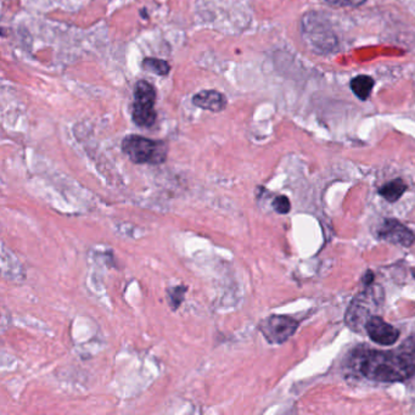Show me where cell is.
Returning a JSON list of instances; mask_svg holds the SVG:
<instances>
[{
  "label": "cell",
  "instance_id": "cell-9",
  "mask_svg": "<svg viewBox=\"0 0 415 415\" xmlns=\"http://www.w3.org/2000/svg\"><path fill=\"white\" fill-rule=\"evenodd\" d=\"M192 104L200 109L211 111V112H221L228 105V100L223 93L216 89L201 90L192 96Z\"/></svg>",
  "mask_w": 415,
  "mask_h": 415
},
{
  "label": "cell",
  "instance_id": "cell-8",
  "mask_svg": "<svg viewBox=\"0 0 415 415\" xmlns=\"http://www.w3.org/2000/svg\"><path fill=\"white\" fill-rule=\"evenodd\" d=\"M366 332L374 342L381 346L394 345L399 337V330L386 323L380 317H372L366 323Z\"/></svg>",
  "mask_w": 415,
  "mask_h": 415
},
{
  "label": "cell",
  "instance_id": "cell-7",
  "mask_svg": "<svg viewBox=\"0 0 415 415\" xmlns=\"http://www.w3.org/2000/svg\"><path fill=\"white\" fill-rule=\"evenodd\" d=\"M379 236L391 244L409 247L415 241V234L397 219H386L379 230Z\"/></svg>",
  "mask_w": 415,
  "mask_h": 415
},
{
  "label": "cell",
  "instance_id": "cell-16",
  "mask_svg": "<svg viewBox=\"0 0 415 415\" xmlns=\"http://www.w3.org/2000/svg\"><path fill=\"white\" fill-rule=\"evenodd\" d=\"M374 274H373V271H368L367 274L364 276V279H363V283L369 286V285L372 284L373 281H374Z\"/></svg>",
  "mask_w": 415,
  "mask_h": 415
},
{
  "label": "cell",
  "instance_id": "cell-15",
  "mask_svg": "<svg viewBox=\"0 0 415 415\" xmlns=\"http://www.w3.org/2000/svg\"><path fill=\"white\" fill-rule=\"evenodd\" d=\"M328 4L337 8H358L367 0H325Z\"/></svg>",
  "mask_w": 415,
  "mask_h": 415
},
{
  "label": "cell",
  "instance_id": "cell-12",
  "mask_svg": "<svg viewBox=\"0 0 415 415\" xmlns=\"http://www.w3.org/2000/svg\"><path fill=\"white\" fill-rule=\"evenodd\" d=\"M141 66H143L144 70L153 72L155 75L161 76V77H166V76L170 75V62L163 60V59L145 57L143 62H141Z\"/></svg>",
  "mask_w": 415,
  "mask_h": 415
},
{
  "label": "cell",
  "instance_id": "cell-11",
  "mask_svg": "<svg viewBox=\"0 0 415 415\" xmlns=\"http://www.w3.org/2000/svg\"><path fill=\"white\" fill-rule=\"evenodd\" d=\"M407 190V185L402 180H394L381 187L379 194L389 202L397 201Z\"/></svg>",
  "mask_w": 415,
  "mask_h": 415
},
{
  "label": "cell",
  "instance_id": "cell-13",
  "mask_svg": "<svg viewBox=\"0 0 415 415\" xmlns=\"http://www.w3.org/2000/svg\"><path fill=\"white\" fill-rule=\"evenodd\" d=\"M185 293H187V288H184V286H178V288H173V290H168V298H170V306L173 307V310H177L180 307Z\"/></svg>",
  "mask_w": 415,
  "mask_h": 415
},
{
  "label": "cell",
  "instance_id": "cell-10",
  "mask_svg": "<svg viewBox=\"0 0 415 415\" xmlns=\"http://www.w3.org/2000/svg\"><path fill=\"white\" fill-rule=\"evenodd\" d=\"M374 79L369 76L361 75L354 77L351 81V89L352 92L358 96L361 100H367L368 98L372 94L373 87H374Z\"/></svg>",
  "mask_w": 415,
  "mask_h": 415
},
{
  "label": "cell",
  "instance_id": "cell-14",
  "mask_svg": "<svg viewBox=\"0 0 415 415\" xmlns=\"http://www.w3.org/2000/svg\"><path fill=\"white\" fill-rule=\"evenodd\" d=\"M273 209L276 210V212L280 214H286L291 210V204L290 200L285 195H280L276 197L273 201Z\"/></svg>",
  "mask_w": 415,
  "mask_h": 415
},
{
  "label": "cell",
  "instance_id": "cell-2",
  "mask_svg": "<svg viewBox=\"0 0 415 415\" xmlns=\"http://www.w3.org/2000/svg\"><path fill=\"white\" fill-rule=\"evenodd\" d=\"M123 153L138 165H161L168 156V145L163 140H153L131 134L122 140Z\"/></svg>",
  "mask_w": 415,
  "mask_h": 415
},
{
  "label": "cell",
  "instance_id": "cell-3",
  "mask_svg": "<svg viewBox=\"0 0 415 415\" xmlns=\"http://www.w3.org/2000/svg\"><path fill=\"white\" fill-rule=\"evenodd\" d=\"M301 30L303 40L317 53L328 54L337 48V35L322 13H306L302 18Z\"/></svg>",
  "mask_w": 415,
  "mask_h": 415
},
{
  "label": "cell",
  "instance_id": "cell-17",
  "mask_svg": "<svg viewBox=\"0 0 415 415\" xmlns=\"http://www.w3.org/2000/svg\"><path fill=\"white\" fill-rule=\"evenodd\" d=\"M411 274H413V276H414L415 278V268H413V269H411Z\"/></svg>",
  "mask_w": 415,
  "mask_h": 415
},
{
  "label": "cell",
  "instance_id": "cell-1",
  "mask_svg": "<svg viewBox=\"0 0 415 415\" xmlns=\"http://www.w3.org/2000/svg\"><path fill=\"white\" fill-rule=\"evenodd\" d=\"M358 369L367 379L398 382L415 374V334L392 351L366 349L358 354Z\"/></svg>",
  "mask_w": 415,
  "mask_h": 415
},
{
  "label": "cell",
  "instance_id": "cell-5",
  "mask_svg": "<svg viewBox=\"0 0 415 415\" xmlns=\"http://www.w3.org/2000/svg\"><path fill=\"white\" fill-rule=\"evenodd\" d=\"M298 320L285 315H271L259 324V332L271 344H283L296 332Z\"/></svg>",
  "mask_w": 415,
  "mask_h": 415
},
{
  "label": "cell",
  "instance_id": "cell-6",
  "mask_svg": "<svg viewBox=\"0 0 415 415\" xmlns=\"http://www.w3.org/2000/svg\"><path fill=\"white\" fill-rule=\"evenodd\" d=\"M375 288H369L367 291L358 295L354 298L353 302L351 303L350 308L346 313V322L354 329V327H358L361 320H370V312L373 308H369L370 305H375L376 290Z\"/></svg>",
  "mask_w": 415,
  "mask_h": 415
},
{
  "label": "cell",
  "instance_id": "cell-4",
  "mask_svg": "<svg viewBox=\"0 0 415 415\" xmlns=\"http://www.w3.org/2000/svg\"><path fill=\"white\" fill-rule=\"evenodd\" d=\"M155 104L156 89L148 81L140 79L134 87V103L131 111L133 122L136 123L138 127L150 128L155 124L158 118Z\"/></svg>",
  "mask_w": 415,
  "mask_h": 415
}]
</instances>
